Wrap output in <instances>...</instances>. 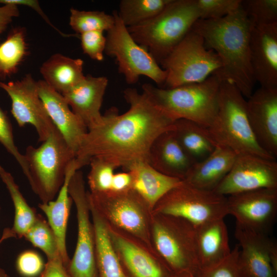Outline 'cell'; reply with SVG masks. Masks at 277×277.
Returning <instances> with one entry per match:
<instances>
[{
    "label": "cell",
    "instance_id": "1",
    "mask_svg": "<svg viewBox=\"0 0 277 277\" xmlns=\"http://www.w3.org/2000/svg\"><path fill=\"white\" fill-rule=\"evenodd\" d=\"M124 97L128 110L118 114L111 110L101 122L89 129L76 153L80 170L95 156L105 158L124 169L139 161L149 163L151 146L162 133L173 129L175 121L143 92L129 88Z\"/></svg>",
    "mask_w": 277,
    "mask_h": 277
},
{
    "label": "cell",
    "instance_id": "2",
    "mask_svg": "<svg viewBox=\"0 0 277 277\" xmlns=\"http://www.w3.org/2000/svg\"><path fill=\"white\" fill-rule=\"evenodd\" d=\"M253 25L241 8L219 19H199L192 29L205 45L219 57L222 67L216 73L234 83L244 97L253 92L255 82L250 56V39Z\"/></svg>",
    "mask_w": 277,
    "mask_h": 277
},
{
    "label": "cell",
    "instance_id": "3",
    "mask_svg": "<svg viewBox=\"0 0 277 277\" xmlns=\"http://www.w3.org/2000/svg\"><path fill=\"white\" fill-rule=\"evenodd\" d=\"M221 82L213 74L203 82L171 88L144 84L142 92L175 121L189 120L207 129L217 112Z\"/></svg>",
    "mask_w": 277,
    "mask_h": 277
},
{
    "label": "cell",
    "instance_id": "4",
    "mask_svg": "<svg viewBox=\"0 0 277 277\" xmlns=\"http://www.w3.org/2000/svg\"><path fill=\"white\" fill-rule=\"evenodd\" d=\"M207 129L217 145L229 148L237 155L275 160L258 143L248 121L246 100L230 80H221L217 112Z\"/></svg>",
    "mask_w": 277,
    "mask_h": 277
},
{
    "label": "cell",
    "instance_id": "5",
    "mask_svg": "<svg viewBox=\"0 0 277 277\" xmlns=\"http://www.w3.org/2000/svg\"><path fill=\"white\" fill-rule=\"evenodd\" d=\"M199 19L195 0H171L155 16L127 29L134 41L159 64Z\"/></svg>",
    "mask_w": 277,
    "mask_h": 277
},
{
    "label": "cell",
    "instance_id": "6",
    "mask_svg": "<svg viewBox=\"0 0 277 277\" xmlns=\"http://www.w3.org/2000/svg\"><path fill=\"white\" fill-rule=\"evenodd\" d=\"M27 179L42 203L54 200L64 184L67 169L76 154L56 128L38 147L29 146L24 154Z\"/></svg>",
    "mask_w": 277,
    "mask_h": 277
},
{
    "label": "cell",
    "instance_id": "7",
    "mask_svg": "<svg viewBox=\"0 0 277 277\" xmlns=\"http://www.w3.org/2000/svg\"><path fill=\"white\" fill-rule=\"evenodd\" d=\"M89 205L109 226L124 231L153 247L151 238L152 209L132 189L92 193Z\"/></svg>",
    "mask_w": 277,
    "mask_h": 277
},
{
    "label": "cell",
    "instance_id": "8",
    "mask_svg": "<svg viewBox=\"0 0 277 277\" xmlns=\"http://www.w3.org/2000/svg\"><path fill=\"white\" fill-rule=\"evenodd\" d=\"M151 238L155 251L175 274H197L195 226L176 216L152 212Z\"/></svg>",
    "mask_w": 277,
    "mask_h": 277
},
{
    "label": "cell",
    "instance_id": "9",
    "mask_svg": "<svg viewBox=\"0 0 277 277\" xmlns=\"http://www.w3.org/2000/svg\"><path fill=\"white\" fill-rule=\"evenodd\" d=\"M159 64L167 74L163 88L203 82L222 67L218 55L192 29Z\"/></svg>",
    "mask_w": 277,
    "mask_h": 277
},
{
    "label": "cell",
    "instance_id": "10",
    "mask_svg": "<svg viewBox=\"0 0 277 277\" xmlns=\"http://www.w3.org/2000/svg\"><path fill=\"white\" fill-rule=\"evenodd\" d=\"M152 212L180 217L197 226L228 215L227 198L183 181L158 201Z\"/></svg>",
    "mask_w": 277,
    "mask_h": 277
},
{
    "label": "cell",
    "instance_id": "11",
    "mask_svg": "<svg viewBox=\"0 0 277 277\" xmlns=\"http://www.w3.org/2000/svg\"><path fill=\"white\" fill-rule=\"evenodd\" d=\"M112 14L115 23L107 31L104 52L115 58L118 71L123 74L127 83L135 84L143 75L162 88L166 81V72L147 50L134 41L120 19L117 11L114 10Z\"/></svg>",
    "mask_w": 277,
    "mask_h": 277
},
{
    "label": "cell",
    "instance_id": "12",
    "mask_svg": "<svg viewBox=\"0 0 277 277\" xmlns=\"http://www.w3.org/2000/svg\"><path fill=\"white\" fill-rule=\"evenodd\" d=\"M68 192L76 207L78 232L76 248L67 270L71 277H99L94 230L90 220L87 191L83 173L80 170L71 177Z\"/></svg>",
    "mask_w": 277,
    "mask_h": 277
},
{
    "label": "cell",
    "instance_id": "13",
    "mask_svg": "<svg viewBox=\"0 0 277 277\" xmlns=\"http://www.w3.org/2000/svg\"><path fill=\"white\" fill-rule=\"evenodd\" d=\"M106 225L125 274L129 277L175 276L153 248L124 231Z\"/></svg>",
    "mask_w": 277,
    "mask_h": 277
},
{
    "label": "cell",
    "instance_id": "14",
    "mask_svg": "<svg viewBox=\"0 0 277 277\" xmlns=\"http://www.w3.org/2000/svg\"><path fill=\"white\" fill-rule=\"evenodd\" d=\"M0 88L11 99V112L18 126L31 124L35 128L39 142L47 140L56 128L39 97L37 81L28 74L19 80L0 82Z\"/></svg>",
    "mask_w": 277,
    "mask_h": 277
},
{
    "label": "cell",
    "instance_id": "15",
    "mask_svg": "<svg viewBox=\"0 0 277 277\" xmlns=\"http://www.w3.org/2000/svg\"><path fill=\"white\" fill-rule=\"evenodd\" d=\"M228 214L236 224L268 235L277 214V188H261L227 196Z\"/></svg>",
    "mask_w": 277,
    "mask_h": 277
},
{
    "label": "cell",
    "instance_id": "16",
    "mask_svg": "<svg viewBox=\"0 0 277 277\" xmlns=\"http://www.w3.org/2000/svg\"><path fill=\"white\" fill-rule=\"evenodd\" d=\"M261 188H277L276 162L253 155L239 154L213 191L228 196Z\"/></svg>",
    "mask_w": 277,
    "mask_h": 277
},
{
    "label": "cell",
    "instance_id": "17",
    "mask_svg": "<svg viewBox=\"0 0 277 277\" xmlns=\"http://www.w3.org/2000/svg\"><path fill=\"white\" fill-rule=\"evenodd\" d=\"M248 121L254 137L265 151L277 156V89L260 87L246 101Z\"/></svg>",
    "mask_w": 277,
    "mask_h": 277
},
{
    "label": "cell",
    "instance_id": "18",
    "mask_svg": "<svg viewBox=\"0 0 277 277\" xmlns=\"http://www.w3.org/2000/svg\"><path fill=\"white\" fill-rule=\"evenodd\" d=\"M250 56L255 81L261 87L277 89V23L253 26Z\"/></svg>",
    "mask_w": 277,
    "mask_h": 277
},
{
    "label": "cell",
    "instance_id": "19",
    "mask_svg": "<svg viewBox=\"0 0 277 277\" xmlns=\"http://www.w3.org/2000/svg\"><path fill=\"white\" fill-rule=\"evenodd\" d=\"M38 92L51 121L76 154L88 128L72 111L63 95L44 81H37Z\"/></svg>",
    "mask_w": 277,
    "mask_h": 277
},
{
    "label": "cell",
    "instance_id": "20",
    "mask_svg": "<svg viewBox=\"0 0 277 277\" xmlns=\"http://www.w3.org/2000/svg\"><path fill=\"white\" fill-rule=\"evenodd\" d=\"M234 235L239 242L238 265L242 277H276L268 255L270 238L237 224Z\"/></svg>",
    "mask_w": 277,
    "mask_h": 277
},
{
    "label": "cell",
    "instance_id": "21",
    "mask_svg": "<svg viewBox=\"0 0 277 277\" xmlns=\"http://www.w3.org/2000/svg\"><path fill=\"white\" fill-rule=\"evenodd\" d=\"M108 83L105 76L87 75L78 84L62 94L88 130L102 120L100 110Z\"/></svg>",
    "mask_w": 277,
    "mask_h": 277
},
{
    "label": "cell",
    "instance_id": "22",
    "mask_svg": "<svg viewBox=\"0 0 277 277\" xmlns=\"http://www.w3.org/2000/svg\"><path fill=\"white\" fill-rule=\"evenodd\" d=\"M195 243L199 271L221 262L232 251L224 219L195 226Z\"/></svg>",
    "mask_w": 277,
    "mask_h": 277
},
{
    "label": "cell",
    "instance_id": "23",
    "mask_svg": "<svg viewBox=\"0 0 277 277\" xmlns=\"http://www.w3.org/2000/svg\"><path fill=\"white\" fill-rule=\"evenodd\" d=\"M172 130L162 133L154 141L150 149L149 163L159 172L183 181L193 163Z\"/></svg>",
    "mask_w": 277,
    "mask_h": 277
},
{
    "label": "cell",
    "instance_id": "24",
    "mask_svg": "<svg viewBox=\"0 0 277 277\" xmlns=\"http://www.w3.org/2000/svg\"><path fill=\"white\" fill-rule=\"evenodd\" d=\"M237 154L217 145L204 160L192 165L183 180L196 188L213 191L231 169Z\"/></svg>",
    "mask_w": 277,
    "mask_h": 277
},
{
    "label": "cell",
    "instance_id": "25",
    "mask_svg": "<svg viewBox=\"0 0 277 277\" xmlns=\"http://www.w3.org/2000/svg\"><path fill=\"white\" fill-rule=\"evenodd\" d=\"M77 170L78 169L74 160L67 169L64 184L55 200L47 203H41L38 205L46 215L47 222L54 233L60 254L66 268L70 261L66 248V231L73 202L68 192V184L71 177Z\"/></svg>",
    "mask_w": 277,
    "mask_h": 277
},
{
    "label": "cell",
    "instance_id": "26",
    "mask_svg": "<svg viewBox=\"0 0 277 277\" xmlns=\"http://www.w3.org/2000/svg\"><path fill=\"white\" fill-rule=\"evenodd\" d=\"M124 169L131 175L132 189L146 202L152 211L166 193L183 181L159 172L146 162L132 163Z\"/></svg>",
    "mask_w": 277,
    "mask_h": 277
},
{
    "label": "cell",
    "instance_id": "27",
    "mask_svg": "<svg viewBox=\"0 0 277 277\" xmlns=\"http://www.w3.org/2000/svg\"><path fill=\"white\" fill-rule=\"evenodd\" d=\"M83 61L60 53L51 56L41 66L40 72L50 87L63 94L80 83L85 77Z\"/></svg>",
    "mask_w": 277,
    "mask_h": 277
},
{
    "label": "cell",
    "instance_id": "28",
    "mask_svg": "<svg viewBox=\"0 0 277 277\" xmlns=\"http://www.w3.org/2000/svg\"><path fill=\"white\" fill-rule=\"evenodd\" d=\"M172 130L193 164L206 158L217 145L206 128L189 120H176Z\"/></svg>",
    "mask_w": 277,
    "mask_h": 277
},
{
    "label": "cell",
    "instance_id": "29",
    "mask_svg": "<svg viewBox=\"0 0 277 277\" xmlns=\"http://www.w3.org/2000/svg\"><path fill=\"white\" fill-rule=\"evenodd\" d=\"M89 208L95 234L98 276L124 277V272L111 244L106 223L93 208Z\"/></svg>",
    "mask_w": 277,
    "mask_h": 277
},
{
    "label": "cell",
    "instance_id": "30",
    "mask_svg": "<svg viewBox=\"0 0 277 277\" xmlns=\"http://www.w3.org/2000/svg\"><path fill=\"white\" fill-rule=\"evenodd\" d=\"M0 178L6 185L14 207V217L11 228L16 238L24 237L35 222L37 214L21 193L12 174L0 165Z\"/></svg>",
    "mask_w": 277,
    "mask_h": 277
},
{
    "label": "cell",
    "instance_id": "31",
    "mask_svg": "<svg viewBox=\"0 0 277 277\" xmlns=\"http://www.w3.org/2000/svg\"><path fill=\"white\" fill-rule=\"evenodd\" d=\"M26 54L25 31L15 28L0 44V77L6 78L16 72Z\"/></svg>",
    "mask_w": 277,
    "mask_h": 277
},
{
    "label": "cell",
    "instance_id": "32",
    "mask_svg": "<svg viewBox=\"0 0 277 277\" xmlns=\"http://www.w3.org/2000/svg\"><path fill=\"white\" fill-rule=\"evenodd\" d=\"M171 0H122L118 15L124 24L132 27L157 15Z\"/></svg>",
    "mask_w": 277,
    "mask_h": 277
},
{
    "label": "cell",
    "instance_id": "33",
    "mask_svg": "<svg viewBox=\"0 0 277 277\" xmlns=\"http://www.w3.org/2000/svg\"><path fill=\"white\" fill-rule=\"evenodd\" d=\"M69 25L77 34L100 31H108L114 25L115 18L104 11L70 9Z\"/></svg>",
    "mask_w": 277,
    "mask_h": 277
},
{
    "label": "cell",
    "instance_id": "34",
    "mask_svg": "<svg viewBox=\"0 0 277 277\" xmlns=\"http://www.w3.org/2000/svg\"><path fill=\"white\" fill-rule=\"evenodd\" d=\"M24 238L44 252L47 260L60 255L54 233L48 222L40 214H37L35 222Z\"/></svg>",
    "mask_w": 277,
    "mask_h": 277
},
{
    "label": "cell",
    "instance_id": "35",
    "mask_svg": "<svg viewBox=\"0 0 277 277\" xmlns=\"http://www.w3.org/2000/svg\"><path fill=\"white\" fill-rule=\"evenodd\" d=\"M89 164L90 170L87 179L89 192L97 193L110 190L114 170L118 167L114 163L100 156L92 157Z\"/></svg>",
    "mask_w": 277,
    "mask_h": 277
},
{
    "label": "cell",
    "instance_id": "36",
    "mask_svg": "<svg viewBox=\"0 0 277 277\" xmlns=\"http://www.w3.org/2000/svg\"><path fill=\"white\" fill-rule=\"evenodd\" d=\"M241 8L254 26L277 23V0L242 1Z\"/></svg>",
    "mask_w": 277,
    "mask_h": 277
},
{
    "label": "cell",
    "instance_id": "37",
    "mask_svg": "<svg viewBox=\"0 0 277 277\" xmlns=\"http://www.w3.org/2000/svg\"><path fill=\"white\" fill-rule=\"evenodd\" d=\"M201 19L225 17L241 7L242 0H195Z\"/></svg>",
    "mask_w": 277,
    "mask_h": 277
},
{
    "label": "cell",
    "instance_id": "38",
    "mask_svg": "<svg viewBox=\"0 0 277 277\" xmlns=\"http://www.w3.org/2000/svg\"><path fill=\"white\" fill-rule=\"evenodd\" d=\"M0 143L16 160L27 179L29 170L25 156L19 151L15 144L12 124L7 114L1 107Z\"/></svg>",
    "mask_w": 277,
    "mask_h": 277
},
{
    "label": "cell",
    "instance_id": "39",
    "mask_svg": "<svg viewBox=\"0 0 277 277\" xmlns=\"http://www.w3.org/2000/svg\"><path fill=\"white\" fill-rule=\"evenodd\" d=\"M239 245L221 262L200 271L196 277H242L238 265Z\"/></svg>",
    "mask_w": 277,
    "mask_h": 277
},
{
    "label": "cell",
    "instance_id": "40",
    "mask_svg": "<svg viewBox=\"0 0 277 277\" xmlns=\"http://www.w3.org/2000/svg\"><path fill=\"white\" fill-rule=\"evenodd\" d=\"M45 265L41 256L32 250H25L21 253L15 263L16 270L22 277H38Z\"/></svg>",
    "mask_w": 277,
    "mask_h": 277
},
{
    "label": "cell",
    "instance_id": "41",
    "mask_svg": "<svg viewBox=\"0 0 277 277\" xmlns=\"http://www.w3.org/2000/svg\"><path fill=\"white\" fill-rule=\"evenodd\" d=\"M80 35L83 52L93 60L103 61L106 44V38L104 35V32L93 31Z\"/></svg>",
    "mask_w": 277,
    "mask_h": 277
},
{
    "label": "cell",
    "instance_id": "42",
    "mask_svg": "<svg viewBox=\"0 0 277 277\" xmlns=\"http://www.w3.org/2000/svg\"><path fill=\"white\" fill-rule=\"evenodd\" d=\"M38 277H71L62 258L58 255L47 260L45 267Z\"/></svg>",
    "mask_w": 277,
    "mask_h": 277
},
{
    "label": "cell",
    "instance_id": "43",
    "mask_svg": "<svg viewBox=\"0 0 277 277\" xmlns=\"http://www.w3.org/2000/svg\"><path fill=\"white\" fill-rule=\"evenodd\" d=\"M0 4L3 5H12L18 6L19 5H24L29 7L34 10L41 16L48 23L50 26L58 31L63 36H67L64 33L59 31L54 25L52 24L48 19V17L44 13L41 9L39 3L36 0H0Z\"/></svg>",
    "mask_w": 277,
    "mask_h": 277
},
{
    "label": "cell",
    "instance_id": "44",
    "mask_svg": "<svg viewBox=\"0 0 277 277\" xmlns=\"http://www.w3.org/2000/svg\"><path fill=\"white\" fill-rule=\"evenodd\" d=\"M132 176L128 171L114 173L110 190L123 191L129 190L132 189Z\"/></svg>",
    "mask_w": 277,
    "mask_h": 277
},
{
    "label": "cell",
    "instance_id": "45",
    "mask_svg": "<svg viewBox=\"0 0 277 277\" xmlns=\"http://www.w3.org/2000/svg\"><path fill=\"white\" fill-rule=\"evenodd\" d=\"M19 14L18 6L12 5H3L0 6V25H8L14 17Z\"/></svg>",
    "mask_w": 277,
    "mask_h": 277
},
{
    "label": "cell",
    "instance_id": "46",
    "mask_svg": "<svg viewBox=\"0 0 277 277\" xmlns=\"http://www.w3.org/2000/svg\"><path fill=\"white\" fill-rule=\"evenodd\" d=\"M268 255L272 269L277 277V244L276 242L271 238L268 244Z\"/></svg>",
    "mask_w": 277,
    "mask_h": 277
},
{
    "label": "cell",
    "instance_id": "47",
    "mask_svg": "<svg viewBox=\"0 0 277 277\" xmlns=\"http://www.w3.org/2000/svg\"><path fill=\"white\" fill-rule=\"evenodd\" d=\"M15 238L14 234L11 231V228L5 229L3 233V235L0 239V244L2 243L4 240L10 238Z\"/></svg>",
    "mask_w": 277,
    "mask_h": 277
},
{
    "label": "cell",
    "instance_id": "48",
    "mask_svg": "<svg viewBox=\"0 0 277 277\" xmlns=\"http://www.w3.org/2000/svg\"><path fill=\"white\" fill-rule=\"evenodd\" d=\"M174 277H196V276L193 273L186 272L180 274H176Z\"/></svg>",
    "mask_w": 277,
    "mask_h": 277
},
{
    "label": "cell",
    "instance_id": "49",
    "mask_svg": "<svg viewBox=\"0 0 277 277\" xmlns=\"http://www.w3.org/2000/svg\"><path fill=\"white\" fill-rule=\"evenodd\" d=\"M0 277H11L2 268H0Z\"/></svg>",
    "mask_w": 277,
    "mask_h": 277
},
{
    "label": "cell",
    "instance_id": "50",
    "mask_svg": "<svg viewBox=\"0 0 277 277\" xmlns=\"http://www.w3.org/2000/svg\"><path fill=\"white\" fill-rule=\"evenodd\" d=\"M7 26L6 25H0V34L5 30Z\"/></svg>",
    "mask_w": 277,
    "mask_h": 277
},
{
    "label": "cell",
    "instance_id": "51",
    "mask_svg": "<svg viewBox=\"0 0 277 277\" xmlns=\"http://www.w3.org/2000/svg\"><path fill=\"white\" fill-rule=\"evenodd\" d=\"M124 277H129V276H128L127 275H126V274L124 273Z\"/></svg>",
    "mask_w": 277,
    "mask_h": 277
}]
</instances>
